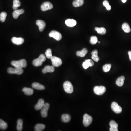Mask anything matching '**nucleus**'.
Masks as SVG:
<instances>
[{
  "instance_id": "nucleus-1",
  "label": "nucleus",
  "mask_w": 131,
  "mask_h": 131,
  "mask_svg": "<svg viewBox=\"0 0 131 131\" xmlns=\"http://www.w3.org/2000/svg\"><path fill=\"white\" fill-rule=\"evenodd\" d=\"M11 65L16 68L22 69L27 67V62L24 59L18 61H13L11 62Z\"/></svg>"
},
{
  "instance_id": "nucleus-5",
  "label": "nucleus",
  "mask_w": 131,
  "mask_h": 131,
  "mask_svg": "<svg viewBox=\"0 0 131 131\" xmlns=\"http://www.w3.org/2000/svg\"><path fill=\"white\" fill-rule=\"evenodd\" d=\"M106 88L104 86H97L94 88L95 94L97 95H102L106 91Z\"/></svg>"
},
{
  "instance_id": "nucleus-24",
  "label": "nucleus",
  "mask_w": 131,
  "mask_h": 131,
  "mask_svg": "<svg viewBox=\"0 0 131 131\" xmlns=\"http://www.w3.org/2000/svg\"><path fill=\"white\" fill-rule=\"evenodd\" d=\"M84 3V0H75L73 2L72 5L74 7H78L82 5Z\"/></svg>"
},
{
  "instance_id": "nucleus-27",
  "label": "nucleus",
  "mask_w": 131,
  "mask_h": 131,
  "mask_svg": "<svg viewBox=\"0 0 131 131\" xmlns=\"http://www.w3.org/2000/svg\"><path fill=\"white\" fill-rule=\"evenodd\" d=\"M17 125L16 127L17 130L18 131H21L23 129V122L22 120L21 119H19L17 121Z\"/></svg>"
},
{
  "instance_id": "nucleus-9",
  "label": "nucleus",
  "mask_w": 131,
  "mask_h": 131,
  "mask_svg": "<svg viewBox=\"0 0 131 131\" xmlns=\"http://www.w3.org/2000/svg\"><path fill=\"white\" fill-rule=\"evenodd\" d=\"M111 108L113 111L116 114H119L122 111V107L115 102H114L112 103Z\"/></svg>"
},
{
  "instance_id": "nucleus-4",
  "label": "nucleus",
  "mask_w": 131,
  "mask_h": 131,
  "mask_svg": "<svg viewBox=\"0 0 131 131\" xmlns=\"http://www.w3.org/2000/svg\"><path fill=\"white\" fill-rule=\"evenodd\" d=\"M83 124L85 127L88 126L92 122L93 120L92 117L87 114H85L83 116Z\"/></svg>"
},
{
  "instance_id": "nucleus-40",
  "label": "nucleus",
  "mask_w": 131,
  "mask_h": 131,
  "mask_svg": "<svg viewBox=\"0 0 131 131\" xmlns=\"http://www.w3.org/2000/svg\"><path fill=\"white\" fill-rule=\"evenodd\" d=\"M128 54L129 56L130 60L131 61V51H129L128 52Z\"/></svg>"
},
{
  "instance_id": "nucleus-42",
  "label": "nucleus",
  "mask_w": 131,
  "mask_h": 131,
  "mask_svg": "<svg viewBox=\"0 0 131 131\" xmlns=\"http://www.w3.org/2000/svg\"><path fill=\"white\" fill-rule=\"evenodd\" d=\"M98 42L99 43H100V42H99V41H98Z\"/></svg>"
},
{
  "instance_id": "nucleus-3",
  "label": "nucleus",
  "mask_w": 131,
  "mask_h": 131,
  "mask_svg": "<svg viewBox=\"0 0 131 131\" xmlns=\"http://www.w3.org/2000/svg\"><path fill=\"white\" fill-rule=\"evenodd\" d=\"M63 89L66 92L69 94H72L74 91L72 85L69 81H66L63 84Z\"/></svg>"
},
{
  "instance_id": "nucleus-26",
  "label": "nucleus",
  "mask_w": 131,
  "mask_h": 131,
  "mask_svg": "<svg viewBox=\"0 0 131 131\" xmlns=\"http://www.w3.org/2000/svg\"><path fill=\"white\" fill-rule=\"evenodd\" d=\"M122 30L126 33H129L131 31V29L128 23H124L122 25Z\"/></svg>"
},
{
  "instance_id": "nucleus-32",
  "label": "nucleus",
  "mask_w": 131,
  "mask_h": 131,
  "mask_svg": "<svg viewBox=\"0 0 131 131\" xmlns=\"http://www.w3.org/2000/svg\"><path fill=\"white\" fill-rule=\"evenodd\" d=\"M7 14L6 12H3L0 14V20L2 22H5L6 18L7 16Z\"/></svg>"
},
{
  "instance_id": "nucleus-38",
  "label": "nucleus",
  "mask_w": 131,
  "mask_h": 131,
  "mask_svg": "<svg viewBox=\"0 0 131 131\" xmlns=\"http://www.w3.org/2000/svg\"><path fill=\"white\" fill-rule=\"evenodd\" d=\"M118 127H111L110 128V131H118Z\"/></svg>"
},
{
  "instance_id": "nucleus-8",
  "label": "nucleus",
  "mask_w": 131,
  "mask_h": 131,
  "mask_svg": "<svg viewBox=\"0 0 131 131\" xmlns=\"http://www.w3.org/2000/svg\"><path fill=\"white\" fill-rule=\"evenodd\" d=\"M49 36L50 37H53L57 41H59L62 39V36L59 32L55 30H53L50 33Z\"/></svg>"
},
{
  "instance_id": "nucleus-15",
  "label": "nucleus",
  "mask_w": 131,
  "mask_h": 131,
  "mask_svg": "<svg viewBox=\"0 0 131 131\" xmlns=\"http://www.w3.org/2000/svg\"><path fill=\"white\" fill-rule=\"evenodd\" d=\"M36 24L38 26L39 30L41 32L43 31L46 26L45 22L41 20H38L36 21Z\"/></svg>"
},
{
  "instance_id": "nucleus-12",
  "label": "nucleus",
  "mask_w": 131,
  "mask_h": 131,
  "mask_svg": "<svg viewBox=\"0 0 131 131\" xmlns=\"http://www.w3.org/2000/svg\"><path fill=\"white\" fill-rule=\"evenodd\" d=\"M94 62L90 59L86 60L83 62L82 66L85 69H87L89 67H92L94 65Z\"/></svg>"
},
{
  "instance_id": "nucleus-36",
  "label": "nucleus",
  "mask_w": 131,
  "mask_h": 131,
  "mask_svg": "<svg viewBox=\"0 0 131 131\" xmlns=\"http://www.w3.org/2000/svg\"><path fill=\"white\" fill-rule=\"evenodd\" d=\"M110 127H118V124L113 120H112L110 122Z\"/></svg>"
},
{
  "instance_id": "nucleus-25",
  "label": "nucleus",
  "mask_w": 131,
  "mask_h": 131,
  "mask_svg": "<svg viewBox=\"0 0 131 131\" xmlns=\"http://www.w3.org/2000/svg\"><path fill=\"white\" fill-rule=\"evenodd\" d=\"M95 30L97 31L98 34L102 35L105 34L106 32V30L104 28L95 27Z\"/></svg>"
},
{
  "instance_id": "nucleus-41",
  "label": "nucleus",
  "mask_w": 131,
  "mask_h": 131,
  "mask_svg": "<svg viewBox=\"0 0 131 131\" xmlns=\"http://www.w3.org/2000/svg\"><path fill=\"white\" fill-rule=\"evenodd\" d=\"M121 1L123 3H125L126 2L127 0H121Z\"/></svg>"
},
{
  "instance_id": "nucleus-34",
  "label": "nucleus",
  "mask_w": 131,
  "mask_h": 131,
  "mask_svg": "<svg viewBox=\"0 0 131 131\" xmlns=\"http://www.w3.org/2000/svg\"><path fill=\"white\" fill-rule=\"evenodd\" d=\"M45 54V55H46L47 58H48V59H50L52 57V50L50 48H48L46 51Z\"/></svg>"
},
{
  "instance_id": "nucleus-18",
  "label": "nucleus",
  "mask_w": 131,
  "mask_h": 131,
  "mask_svg": "<svg viewBox=\"0 0 131 131\" xmlns=\"http://www.w3.org/2000/svg\"><path fill=\"white\" fill-rule=\"evenodd\" d=\"M65 23L68 27H73L76 25L77 22L74 20L69 19L66 20Z\"/></svg>"
},
{
  "instance_id": "nucleus-39",
  "label": "nucleus",
  "mask_w": 131,
  "mask_h": 131,
  "mask_svg": "<svg viewBox=\"0 0 131 131\" xmlns=\"http://www.w3.org/2000/svg\"><path fill=\"white\" fill-rule=\"evenodd\" d=\"M98 52L97 50H94V51L92 52V55H98Z\"/></svg>"
},
{
  "instance_id": "nucleus-28",
  "label": "nucleus",
  "mask_w": 131,
  "mask_h": 131,
  "mask_svg": "<svg viewBox=\"0 0 131 131\" xmlns=\"http://www.w3.org/2000/svg\"><path fill=\"white\" fill-rule=\"evenodd\" d=\"M45 126L43 124H37L35 127V131H41L45 129Z\"/></svg>"
},
{
  "instance_id": "nucleus-10",
  "label": "nucleus",
  "mask_w": 131,
  "mask_h": 131,
  "mask_svg": "<svg viewBox=\"0 0 131 131\" xmlns=\"http://www.w3.org/2000/svg\"><path fill=\"white\" fill-rule=\"evenodd\" d=\"M50 107V105L48 103H45L41 109V116L43 118H46L47 116V112Z\"/></svg>"
},
{
  "instance_id": "nucleus-20",
  "label": "nucleus",
  "mask_w": 131,
  "mask_h": 131,
  "mask_svg": "<svg viewBox=\"0 0 131 131\" xmlns=\"http://www.w3.org/2000/svg\"><path fill=\"white\" fill-rule=\"evenodd\" d=\"M32 87L33 88L38 90H43L45 89L44 86L37 82L33 83L32 85Z\"/></svg>"
},
{
  "instance_id": "nucleus-29",
  "label": "nucleus",
  "mask_w": 131,
  "mask_h": 131,
  "mask_svg": "<svg viewBox=\"0 0 131 131\" xmlns=\"http://www.w3.org/2000/svg\"><path fill=\"white\" fill-rule=\"evenodd\" d=\"M20 5H21V3L19 0H13V8L15 10H17L18 7H20Z\"/></svg>"
},
{
  "instance_id": "nucleus-19",
  "label": "nucleus",
  "mask_w": 131,
  "mask_h": 131,
  "mask_svg": "<svg viewBox=\"0 0 131 131\" xmlns=\"http://www.w3.org/2000/svg\"><path fill=\"white\" fill-rule=\"evenodd\" d=\"M124 80H125V77L124 76H121L117 78L116 81V84L118 86H122L124 85Z\"/></svg>"
},
{
  "instance_id": "nucleus-14",
  "label": "nucleus",
  "mask_w": 131,
  "mask_h": 131,
  "mask_svg": "<svg viewBox=\"0 0 131 131\" xmlns=\"http://www.w3.org/2000/svg\"><path fill=\"white\" fill-rule=\"evenodd\" d=\"M55 71V68L54 66H51L47 65L45 66L44 69L42 70V72L43 74H46L48 72H54Z\"/></svg>"
},
{
  "instance_id": "nucleus-16",
  "label": "nucleus",
  "mask_w": 131,
  "mask_h": 131,
  "mask_svg": "<svg viewBox=\"0 0 131 131\" xmlns=\"http://www.w3.org/2000/svg\"><path fill=\"white\" fill-rule=\"evenodd\" d=\"M24 12H25V11H24V10H23V9L15 10L13 12V17L14 19H17L18 18V16L21 14L24 13Z\"/></svg>"
},
{
  "instance_id": "nucleus-21",
  "label": "nucleus",
  "mask_w": 131,
  "mask_h": 131,
  "mask_svg": "<svg viewBox=\"0 0 131 131\" xmlns=\"http://www.w3.org/2000/svg\"><path fill=\"white\" fill-rule=\"evenodd\" d=\"M88 52L87 49L86 48H83L81 51H78L76 52V55L78 57H83L85 56Z\"/></svg>"
},
{
  "instance_id": "nucleus-6",
  "label": "nucleus",
  "mask_w": 131,
  "mask_h": 131,
  "mask_svg": "<svg viewBox=\"0 0 131 131\" xmlns=\"http://www.w3.org/2000/svg\"><path fill=\"white\" fill-rule=\"evenodd\" d=\"M7 72L8 74H16L18 75H20L23 73V70L22 69H19L16 67H15V68L9 67L8 69Z\"/></svg>"
},
{
  "instance_id": "nucleus-17",
  "label": "nucleus",
  "mask_w": 131,
  "mask_h": 131,
  "mask_svg": "<svg viewBox=\"0 0 131 131\" xmlns=\"http://www.w3.org/2000/svg\"><path fill=\"white\" fill-rule=\"evenodd\" d=\"M45 101L43 99H41L38 101L37 104L35 105V109L36 110H38L41 109L45 105Z\"/></svg>"
},
{
  "instance_id": "nucleus-35",
  "label": "nucleus",
  "mask_w": 131,
  "mask_h": 131,
  "mask_svg": "<svg viewBox=\"0 0 131 131\" xmlns=\"http://www.w3.org/2000/svg\"><path fill=\"white\" fill-rule=\"evenodd\" d=\"M103 5L104 6L107 10H110L111 9V6L110 5L109 2L107 0H105L103 3Z\"/></svg>"
},
{
  "instance_id": "nucleus-23",
  "label": "nucleus",
  "mask_w": 131,
  "mask_h": 131,
  "mask_svg": "<svg viewBox=\"0 0 131 131\" xmlns=\"http://www.w3.org/2000/svg\"><path fill=\"white\" fill-rule=\"evenodd\" d=\"M71 118L70 116L67 114H63L61 117L62 121L65 123L69 122L71 120Z\"/></svg>"
},
{
  "instance_id": "nucleus-22",
  "label": "nucleus",
  "mask_w": 131,
  "mask_h": 131,
  "mask_svg": "<svg viewBox=\"0 0 131 131\" xmlns=\"http://www.w3.org/2000/svg\"><path fill=\"white\" fill-rule=\"evenodd\" d=\"M22 91L25 94L27 95H31L34 94V90L31 88L24 87Z\"/></svg>"
},
{
  "instance_id": "nucleus-13",
  "label": "nucleus",
  "mask_w": 131,
  "mask_h": 131,
  "mask_svg": "<svg viewBox=\"0 0 131 131\" xmlns=\"http://www.w3.org/2000/svg\"><path fill=\"white\" fill-rule=\"evenodd\" d=\"M12 43L15 45H21L24 43V39L22 38L13 37L11 39Z\"/></svg>"
},
{
  "instance_id": "nucleus-7",
  "label": "nucleus",
  "mask_w": 131,
  "mask_h": 131,
  "mask_svg": "<svg viewBox=\"0 0 131 131\" xmlns=\"http://www.w3.org/2000/svg\"><path fill=\"white\" fill-rule=\"evenodd\" d=\"M50 59L52 61V65L55 67H58L60 66L62 63V62L61 59L55 56H52Z\"/></svg>"
},
{
  "instance_id": "nucleus-2",
  "label": "nucleus",
  "mask_w": 131,
  "mask_h": 131,
  "mask_svg": "<svg viewBox=\"0 0 131 131\" xmlns=\"http://www.w3.org/2000/svg\"><path fill=\"white\" fill-rule=\"evenodd\" d=\"M46 60V58L44 55H40L39 57L34 60L33 62V64L35 67H39L42 65L43 62Z\"/></svg>"
},
{
  "instance_id": "nucleus-33",
  "label": "nucleus",
  "mask_w": 131,
  "mask_h": 131,
  "mask_svg": "<svg viewBox=\"0 0 131 131\" xmlns=\"http://www.w3.org/2000/svg\"><path fill=\"white\" fill-rule=\"evenodd\" d=\"M98 42L97 38L96 36H92L90 38V42L92 45H95Z\"/></svg>"
},
{
  "instance_id": "nucleus-30",
  "label": "nucleus",
  "mask_w": 131,
  "mask_h": 131,
  "mask_svg": "<svg viewBox=\"0 0 131 131\" xmlns=\"http://www.w3.org/2000/svg\"><path fill=\"white\" fill-rule=\"evenodd\" d=\"M8 127L7 124L2 119L0 120V128L1 130L6 129Z\"/></svg>"
},
{
  "instance_id": "nucleus-11",
  "label": "nucleus",
  "mask_w": 131,
  "mask_h": 131,
  "mask_svg": "<svg viewBox=\"0 0 131 131\" xmlns=\"http://www.w3.org/2000/svg\"><path fill=\"white\" fill-rule=\"evenodd\" d=\"M53 8V5L51 3L48 2L43 3L41 6V10L43 11L51 10Z\"/></svg>"
},
{
  "instance_id": "nucleus-37",
  "label": "nucleus",
  "mask_w": 131,
  "mask_h": 131,
  "mask_svg": "<svg viewBox=\"0 0 131 131\" xmlns=\"http://www.w3.org/2000/svg\"><path fill=\"white\" fill-rule=\"evenodd\" d=\"M92 58L94 61L96 62H98L100 59L99 57L98 56V55H92Z\"/></svg>"
},
{
  "instance_id": "nucleus-31",
  "label": "nucleus",
  "mask_w": 131,
  "mask_h": 131,
  "mask_svg": "<svg viewBox=\"0 0 131 131\" xmlns=\"http://www.w3.org/2000/svg\"><path fill=\"white\" fill-rule=\"evenodd\" d=\"M111 67V65L110 64H105L103 67V70L105 72H108Z\"/></svg>"
}]
</instances>
